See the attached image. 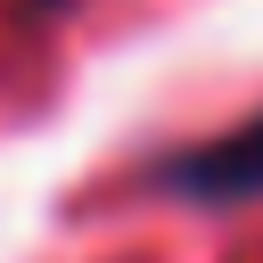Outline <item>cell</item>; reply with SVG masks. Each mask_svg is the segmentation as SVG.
<instances>
[{"label": "cell", "mask_w": 263, "mask_h": 263, "mask_svg": "<svg viewBox=\"0 0 263 263\" xmlns=\"http://www.w3.org/2000/svg\"><path fill=\"white\" fill-rule=\"evenodd\" d=\"M140 189L156 197H181V205H255L263 197V115L214 132V140H189V148H164L140 164Z\"/></svg>", "instance_id": "1"}, {"label": "cell", "mask_w": 263, "mask_h": 263, "mask_svg": "<svg viewBox=\"0 0 263 263\" xmlns=\"http://www.w3.org/2000/svg\"><path fill=\"white\" fill-rule=\"evenodd\" d=\"M33 8H74V0H33Z\"/></svg>", "instance_id": "2"}]
</instances>
